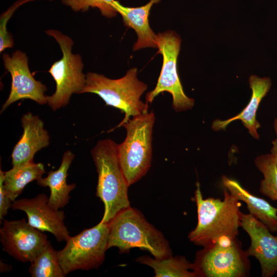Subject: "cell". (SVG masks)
Instances as JSON below:
<instances>
[{
  "label": "cell",
  "mask_w": 277,
  "mask_h": 277,
  "mask_svg": "<svg viewBox=\"0 0 277 277\" xmlns=\"http://www.w3.org/2000/svg\"><path fill=\"white\" fill-rule=\"evenodd\" d=\"M196 187L194 201L198 220L196 227L188 234L189 240L204 247L223 238H237L242 213L240 201L225 188L223 200L211 197L204 199L199 182Z\"/></svg>",
  "instance_id": "6da1fadb"
},
{
  "label": "cell",
  "mask_w": 277,
  "mask_h": 277,
  "mask_svg": "<svg viewBox=\"0 0 277 277\" xmlns=\"http://www.w3.org/2000/svg\"><path fill=\"white\" fill-rule=\"evenodd\" d=\"M117 145L108 138L97 142L91 155L98 174L96 195L104 205L100 221L108 223L118 213L130 207L128 196L129 186L121 169Z\"/></svg>",
  "instance_id": "7a4b0ae2"
},
{
  "label": "cell",
  "mask_w": 277,
  "mask_h": 277,
  "mask_svg": "<svg viewBox=\"0 0 277 277\" xmlns=\"http://www.w3.org/2000/svg\"><path fill=\"white\" fill-rule=\"evenodd\" d=\"M108 226V249L116 247L121 253H125L132 248H139L159 259L172 255L163 234L135 208L129 207L118 213Z\"/></svg>",
  "instance_id": "3957f363"
},
{
  "label": "cell",
  "mask_w": 277,
  "mask_h": 277,
  "mask_svg": "<svg viewBox=\"0 0 277 277\" xmlns=\"http://www.w3.org/2000/svg\"><path fill=\"white\" fill-rule=\"evenodd\" d=\"M137 68L129 69L122 77L111 79L95 72L86 75V83L81 93H92L98 95L106 105L118 109L125 116L120 123L112 129L122 126L131 117L148 112V103L140 100L147 89V85L137 76Z\"/></svg>",
  "instance_id": "277c9868"
},
{
  "label": "cell",
  "mask_w": 277,
  "mask_h": 277,
  "mask_svg": "<svg viewBox=\"0 0 277 277\" xmlns=\"http://www.w3.org/2000/svg\"><path fill=\"white\" fill-rule=\"evenodd\" d=\"M153 111L132 117L122 126L127 134L117 145L120 166L129 186L143 177L151 166L152 139L155 122Z\"/></svg>",
  "instance_id": "5b68a950"
},
{
  "label": "cell",
  "mask_w": 277,
  "mask_h": 277,
  "mask_svg": "<svg viewBox=\"0 0 277 277\" xmlns=\"http://www.w3.org/2000/svg\"><path fill=\"white\" fill-rule=\"evenodd\" d=\"M237 238H223L204 246L193 263L196 277H246L250 262Z\"/></svg>",
  "instance_id": "8992f818"
},
{
  "label": "cell",
  "mask_w": 277,
  "mask_h": 277,
  "mask_svg": "<svg viewBox=\"0 0 277 277\" xmlns=\"http://www.w3.org/2000/svg\"><path fill=\"white\" fill-rule=\"evenodd\" d=\"M58 44L63 54L49 70L53 78L56 89L54 93L47 96V104L53 111L65 107L73 93H81L86 83L83 73L84 64L81 55L72 52L73 42L68 36L54 29L45 31Z\"/></svg>",
  "instance_id": "52a82bcc"
},
{
  "label": "cell",
  "mask_w": 277,
  "mask_h": 277,
  "mask_svg": "<svg viewBox=\"0 0 277 277\" xmlns=\"http://www.w3.org/2000/svg\"><path fill=\"white\" fill-rule=\"evenodd\" d=\"M108 223L101 222L74 236H70L64 248L57 251L59 263L64 274L101 266L108 249Z\"/></svg>",
  "instance_id": "ba28073f"
},
{
  "label": "cell",
  "mask_w": 277,
  "mask_h": 277,
  "mask_svg": "<svg viewBox=\"0 0 277 277\" xmlns=\"http://www.w3.org/2000/svg\"><path fill=\"white\" fill-rule=\"evenodd\" d=\"M156 40L158 53L163 56V65L155 87L146 94V103H151L159 94L166 91L172 95V107L176 111L191 109L194 101L185 94L177 71L180 37L168 31L156 34Z\"/></svg>",
  "instance_id": "9c48e42d"
},
{
  "label": "cell",
  "mask_w": 277,
  "mask_h": 277,
  "mask_svg": "<svg viewBox=\"0 0 277 277\" xmlns=\"http://www.w3.org/2000/svg\"><path fill=\"white\" fill-rule=\"evenodd\" d=\"M3 250L23 263L31 262L47 244V236L25 219L4 220L0 229Z\"/></svg>",
  "instance_id": "30bf717a"
},
{
  "label": "cell",
  "mask_w": 277,
  "mask_h": 277,
  "mask_svg": "<svg viewBox=\"0 0 277 277\" xmlns=\"http://www.w3.org/2000/svg\"><path fill=\"white\" fill-rule=\"evenodd\" d=\"M2 58L5 69L10 73L12 82L8 98L2 105L1 112L11 104L22 99L31 100L39 105L47 103L46 86L36 81L31 73L26 53L16 50L10 56L5 53Z\"/></svg>",
  "instance_id": "8fae6325"
},
{
  "label": "cell",
  "mask_w": 277,
  "mask_h": 277,
  "mask_svg": "<svg viewBox=\"0 0 277 277\" xmlns=\"http://www.w3.org/2000/svg\"><path fill=\"white\" fill-rule=\"evenodd\" d=\"M241 227L249 235L251 243L246 250L248 256L259 262L262 277H272L277 273V235L252 214L242 212Z\"/></svg>",
  "instance_id": "7c38bea8"
},
{
  "label": "cell",
  "mask_w": 277,
  "mask_h": 277,
  "mask_svg": "<svg viewBox=\"0 0 277 277\" xmlns=\"http://www.w3.org/2000/svg\"><path fill=\"white\" fill-rule=\"evenodd\" d=\"M48 202L47 195L40 193L31 199L15 200L11 207L24 211L28 223L32 227L51 233L58 242L66 241L70 235L64 222V212L53 209Z\"/></svg>",
  "instance_id": "4fadbf2b"
},
{
  "label": "cell",
  "mask_w": 277,
  "mask_h": 277,
  "mask_svg": "<svg viewBox=\"0 0 277 277\" xmlns=\"http://www.w3.org/2000/svg\"><path fill=\"white\" fill-rule=\"evenodd\" d=\"M23 134L14 146L11 157L13 167L33 161L35 154L49 144V135L43 121L31 112L21 118Z\"/></svg>",
  "instance_id": "5bb4252c"
},
{
  "label": "cell",
  "mask_w": 277,
  "mask_h": 277,
  "mask_svg": "<svg viewBox=\"0 0 277 277\" xmlns=\"http://www.w3.org/2000/svg\"><path fill=\"white\" fill-rule=\"evenodd\" d=\"M249 83L252 90V96L247 105L240 113L224 121H214L212 128L214 131L224 130L233 121L240 120L248 129L250 134L254 138L259 139L257 130L261 125L256 119V111L261 100L270 89L271 81L269 77H260L252 75L249 78Z\"/></svg>",
  "instance_id": "9a60e30c"
},
{
  "label": "cell",
  "mask_w": 277,
  "mask_h": 277,
  "mask_svg": "<svg viewBox=\"0 0 277 277\" xmlns=\"http://www.w3.org/2000/svg\"><path fill=\"white\" fill-rule=\"evenodd\" d=\"M160 1L150 0L146 5L138 7H125L118 1H114L113 6L121 15L124 25L132 28L137 34V40L133 46L134 51L149 47L157 48L156 34L149 26L148 16L152 6Z\"/></svg>",
  "instance_id": "2e32d148"
},
{
  "label": "cell",
  "mask_w": 277,
  "mask_h": 277,
  "mask_svg": "<svg viewBox=\"0 0 277 277\" xmlns=\"http://www.w3.org/2000/svg\"><path fill=\"white\" fill-rule=\"evenodd\" d=\"M222 182L224 188L246 204L250 214L263 223L271 232H277V208L264 199L252 194L236 180L223 176Z\"/></svg>",
  "instance_id": "e0dca14e"
},
{
  "label": "cell",
  "mask_w": 277,
  "mask_h": 277,
  "mask_svg": "<svg viewBox=\"0 0 277 277\" xmlns=\"http://www.w3.org/2000/svg\"><path fill=\"white\" fill-rule=\"evenodd\" d=\"M74 157L71 151H66L60 167L49 172L46 177L36 181L39 186L49 188L50 194L48 203L55 210H59L68 204L69 193L76 187L75 184H68L66 181L68 170Z\"/></svg>",
  "instance_id": "ac0fdd59"
},
{
  "label": "cell",
  "mask_w": 277,
  "mask_h": 277,
  "mask_svg": "<svg viewBox=\"0 0 277 277\" xmlns=\"http://www.w3.org/2000/svg\"><path fill=\"white\" fill-rule=\"evenodd\" d=\"M45 173L44 164L33 161L13 167L4 172V186L7 195L14 202L28 183L39 180Z\"/></svg>",
  "instance_id": "d6986e66"
},
{
  "label": "cell",
  "mask_w": 277,
  "mask_h": 277,
  "mask_svg": "<svg viewBox=\"0 0 277 277\" xmlns=\"http://www.w3.org/2000/svg\"><path fill=\"white\" fill-rule=\"evenodd\" d=\"M136 261L151 267L155 277H196L193 264L182 256L159 259L145 255Z\"/></svg>",
  "instance_id": "ffe728a7"
},
{
  "label": "cell",
  "mask_w": 277,
  "mask_h": 277,
  "mask_svg": "<svg viewBox=\"0 0 277 277\" xmlns=\"http://www.w3.org/2000/svg\"><path fill=\"white\" fill-rule=\"evenodd\" d=\"M28 271L32 277H64L59 263L57 251L49 241L39 254L31 262Z\"/></svg>",
  "instance_id": "44dd1931"
},
{
  "label": "cell",
  "mask_w": 277,
  "mask_h": 277,
  "mask_svg": "<svg viewBox=\"0 0 277 277\" xmlns=\"http://www.w3.org/2000/svg\"><path fill=\"white\" fill-rule=\"evenodd\" d=\"M254 163L264 176L260 192L272 201H277V160L271 153L266 154L256 157Z\"/></svg>",
  "instance_id": "7402d4cb"
},
{
  "label": "cell",
  "mask_w": 277,
  "mask_h": 277,
  "mask_svg": "<svg viewBox=\"0 0 277 277\" xmlns=\"http://www.w3.org/2000/svg\"><path fill=\"white\" fill-rule=\"evenodd\" d=\"M115 0H61L74 11H86L89 7L99 9L101 14L108 18L116 16L117 11L113 6Z\"/></svg>",
  "instance_id": "603a6c76"
},
{
  "label": "cell",
  "mask_w": 277,
  "mask_h": 277,
  "mask_svg": "<svg viewBox=\"0 0 277 277\" xmlns=\"http://www.w3.org/2000/svg\"><path fill=\"white\" fill-rule=\"evenodd\" d=\"M36 0H18L1 15L0 17V52L5 49L13 47L12 36L8 32L7 24L15 10L21 5Z\"/></svg>",
  "instance_id": "cb8c5ba5"
},
{
  "label": "cell",
  "mask_w": 277,
  "mask_h": 277,
  "mask_svg": "<svg viewBox=\"0 0 277 277\" xmlns=\"http://www.w3.org/2000/svg\"><path fill=\"white\" fill-rule=\"evenodd\" d=\"M4 172L0 170V219L1 221L8 213L13 202L7 195L4 186Z\"/></svg>",
  "instance_id": "d4e9b609"
},
{
  "label": "cell",
  "mask_w": 277,
  "mask_h": 277,
  "mask_svg": "<svg viewBox=\"0 0 277 277\" xmlns=\"http://www.w3.org/2000/svg\"><path fill=\"white\" fill-rule=\"evenodd\" d=\"M274 129L276 135V138L272 142V147L271 149V153L277 160V118L274 121Z\"/></svg>",
  "instance_id": "484cf974"
},
{
  "label": "cell",
  "mask_w": 277,
  "mask_h": 277,
  "mask_svg": "<svg viewBox=\"0 0 277 277\" xmlns=\"http://www.w3.org/2000/svg\"><path fill=\"white\" fill-rule=\"evenodd\" d=\"M276 276H277V275H276Z\"/></svg>",
  "instance_id": "4316f807"
},
{
  "label": "cell",
  "mask_w": 277,
  "mask_h": 277,
  "mask_svg": "<svg viewBox=\"0 0 277 277\" xmlns=\"http://www.w3.org/2000/svg\"></svg>",
  "instance_id": "83f0119b"
}]
</instances>
